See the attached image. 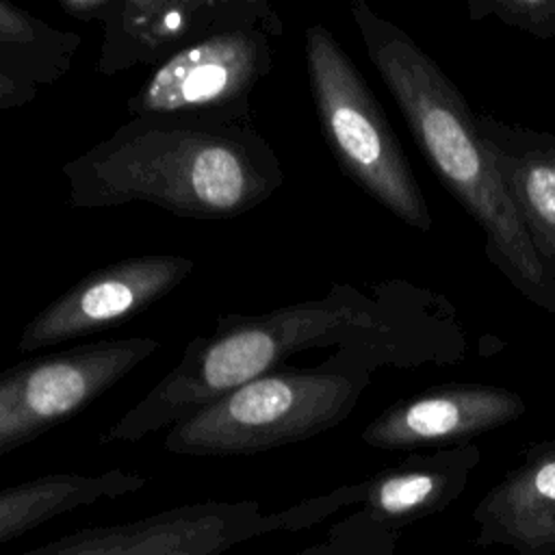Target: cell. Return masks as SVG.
<instances>
[{
  "label": "cell",
  "instance_id": "18",
  "mask_svg": "<svg viewBox=\"0 0 555 555\" xmlns=\"http://www.w3.org/2000/svg\"><path fill=\"white\" fill-rule=\"evenodd\" d=\"M470 20L494 17L533 37H555V0H473Z\"/></svg>",
  "mask_w": 555,
  "mask_h": 555
},
{
  "label": "cell",
  "instance_id": "7",
  "mask_svg": "<svg viewBox=\"0 0 555 555\" xmlns=\"http://www.w3.org/2000/svg\"><path fill=\"white\" fill-rule=\"evenodd\" d=\"M156 349L145 336L106 338L2 369L0 457L80 414Z\"/></svg>",
  "mask_w": 555,
  "mask_h": 555
},
{
  "label": "cell",
  "instance_id": "8",
  "mask_svg": "<svg viewBox=\"0 0 555 555\" xmlns=\"http://www.w3.org/2000/svg\"><path fill=\"white\" fill-rule=\"evenodd\" d=\"M278 531V514H264L258 501L208 499L72 531L22 555H223Z\"/></svg>",
  "mask_w": 555,
  "mask_h": 555
},
{
  "label": "cell",
  "instance_id": "19",
  "mask_svg": "<svg viewBox=\"0 0 555 555\" xmlns=\"http://www.w3.org/2000/svg\"><path fill=\"white\" fill-rule=\"evenodd\" d=\"M39 89L4 69H0V111L28 106L37 98Z\"/></svg>",
  "mask_w": 555,
  "mask_h": 555
},
{
  "label": "cell",
  "instance_id": "16",
  "mask_svg": "<svg viewBox=\"0 0 555 555\" xmlns=\"http://www.w3.org/2000/svg\"><path fill=\"white\" fill-rule=\"evenodd\" d=\"M80 48V35L0 0V69L35 85L59 82Z\"/></svg>",
  "mask_w": 555,
  "mask_h": 555
},
{
  "label": "cell",
  "instance_id": "2",
  "mask_svg": "<svg viewBox=\"0 0 555 555\" xmlns=\"http://www.w3.org/2000/svg\"><path fill=\"white\" fill-rule=\"evenodd\" d=\"M349 11L371 63L401 108L425 160L481 228L488 258L522 297L555 321V282L501 182L475 111L403 28L364 0H353Z\"/></svg>",
  "mask_w": 555,
  "mask_h": 555
},
{
  "label": "cell",
  "instance_id": "10",
  "mask_svg": "<svg viewBox=\"0 0 555 555\" xmlns=\"http://www.w3.org/2000/svg\"><path fill=\"white\" fill-rule=\"evenodd\" d=\"M195 260L178 254L130 256L104 264L39 310L22 330L17 351H37L108 330L180 286Z\"/></svg>",
  "mask_w": 555,
  "mask_h": 555
},
{
  "label": "cell",
  "instance_id": "17",
  "mask_svg": "<svg viewBox=\"0 0 555 555\" xmlns=\"http://www.w3.org/2000/svg\"><path fill=\"white\" fill-rule=\"evenodd\" d=\"M399 529L382 525L364 512H351L334 522L325 535L293 555H392Z\"/></svg>",
  "mask_w": 555,
  "mask_h": 555
},
{
  "label": "cell",
  "instance_id": "12",
  "mask_svg": "<svg viewBox=\"0 0 555 555\" xmlns=\"http://www.w3.org/2000/svg\"><path fill=\"white\" fill-rule=\"evenodd\" d=\"M225 0H108L100 20L98 72L119 76L137 67L156 69L204 37Z\"/></svg>",
  "mask_w": 555,
  "mask_h": 555
},
{
  "label": "cell",
  "instance_id": "1",
  "mask_svg": "<svg viewBox=\"0 0 555 555\" xmlns=\"http://www.w3.org/2000/svg\"><path fill=\"white\" fill-rule=\"evenodd\" d=\"M61 171L74 208L147 202L206 221L245 215L284 184L254 115L130 117Z\"/></svg>",
  "mask_w": 555,
  "mask_h": 555
},
{
  "label": "cell",
  "instance_id": "13",
  "mask_svg": "<svg viewBox=\"0 0 555 555\" xmlns=\"http://www.w3.org/2000/svg\"><path fill=\"white\" fill-rule=\"evenodd\" d=\"M477 546L518 555L555 553V438L531 447L475 505Z\"/></svg>",
  "mask_w": 555,
  "mask_h": 555
},
{
  "label": "cell",
  "instance_id": "15",
  "mask_svg": "<svg viewBox=\"0 0 555 555\" xmlns=\"http://www.w3.org/2000/svg\"><path fill=\"white\" fill-rule=\"evenodd\" d=\"M147 477L124 468L50 473L0 490V546L74 509L139 492Z\"/></svg>",
  "mask_w": 555,
  "mask_h": 555
},
{
  "label": "cell",
  "instance_id": "4",
  "mask_svg": "<svg viewBox=\"0 0 555 555\" xmlns=\"http://www.w3.org/2000/svg\"><path fill=\"white\" fill-rule=\"evenodd\" d=\"M366 347H340L319 366H280L247 382L165 434L173 455H254L314 438L343 423L369 384Z\"/></svg>",
  "mask_w": 555,
  "mask_h": 555
},
{
  "label": "cell",
  "instance_id": "5",
  "mask_svg": "<svg viewBox=\"0 0 555 555\" xmlns=\"http://www.w3.org/2000/svg\"><path fill=\"white\" fill-rule=\"evenodd\" d=\"M304 59L319 126L345 176L405 225L429 232L434 221L405 152L327 26L306 28Z\"/></svg>",
  "mask_w": 555,
  "mask_h": 555
},
{
  "label": "cell",
  "instance_id": "3",
  "mask_svg": "<svg viewBox=\"0 0 555 555\" xmlns=\"http://www.w3.org/2000/svg\"><path fill=\"white\" fill-rule=\"evenodd\" d=\"M384 312L362 293L336 284L319 299L280 306L258 314L225 312L215 330L195 336L178 364L165 373L100 442H137L254 382L314 347H379Z\"/></svg>",
  "mask_w": 555,
  "mask_h": 555
},
{
  "label": "cell",
  "instance_id": "9",
  "mask_svg": "<svg viewBox=\"0 0 555 555\" xmlns=\"http://www.w3.org/2000/svg\"><path fill=\"white\" fill-rule=\"evenodd\" d=\"M479 460L481 451L475 444L410 455L364 481L340 486L275 512L278 527L280 531H301L336 512L353 509L401 531L405 525L440 514L457 501Z\"/></svg>",
  "mask_w": 555,
  "mask_h": 555
},
{
  "label": "cell",
  "instance_id": "11",
  "mask_svg": "<svg viewBox=\"0 0 555 555\" xmlns=\"http://www.w3.org/2000/svg\"><path fill=\"white\" fill-rule=\"evenodd\" d=\"M527 412L525 399L490 384H449L397 401L362 431L373 449L457 447Z\"/></svg>",
  "mask_w": 555,
  "mask_h": 555
},
{
  "label": "cell",
  "instance_id": "6",
  "mask_svg": "<svg viewBox=\"0 0 555 555\" xmlns=\"http://www.w3.org/2000/svg\"><path fill=\"white\" fill-rule=\"evenodd\" d=\"M284 22L269 0H225L212 28L150 72L128 98L141 115H254L251 93L271 74Z\"/></svg>",
  "mask_w": 555,
  "mask_h": 555
},
{
  "label": "cell",
  "instance_id": "14",
  "mask_svg": "<svg viewBox=\"0 0 555 555\" xmlns=\"http://www.w3.org/2000/svg\"><path fill=\"white\" fill-rule=\"evenodd\" d=\"M477 128L522 221L555 282V134L475 113Z\"/></svg>",
  "mask_w": 555,
  "mask_h": 555
},
{
  "label": "cell",
  "instance_id": "20",
  "mask_svg": "<svg viewBox=\"0 0 555 555\" xmlns=\"http://www.w3.org/2000/svg\"><path fill=\"white\" fill-rule=\"evenodd\" d=\"M56 7L72 20L100 24V20L108 7V0H59Z\"/></svg>",
  "mask_w": 555,
  "mask_h": 555
}]
</instances>
